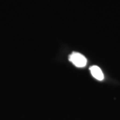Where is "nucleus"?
<instances>
[{
	"label": "nucleus",
	"mask_w": 120,
	"mask_h": 120,
	"mask_svg": "<svg viewBox=\"0 0 120 120\" xmlns=\"http://www.w3.org/2000/svg\"><path fill=\"white\" fill-rule=\"evenodd\" d=\"M69 60L77 68H83L87 64L86 57L78 52H73L71 53L69 56Z\"/></svg>",
	"instance_id": "obj_1"
},
{
	"label": "nucleus",
	"mask_w": 120,
	"mask_h": 120,
	"mask_svg": "<svg viewBox=\"0 0 120 120\" xmlns=\"http://www.w3.org/2000/svg\"><path fill=\"white\" fill-rule=\"evenodd\" d=\"M90 71L92 75V76L95 77L96 79L99 81H102L104 78V75L101 71V69L97 65H93L90 67Z\"/></svg>",
	"instance_id": "obj_2"
}]
</instances>
